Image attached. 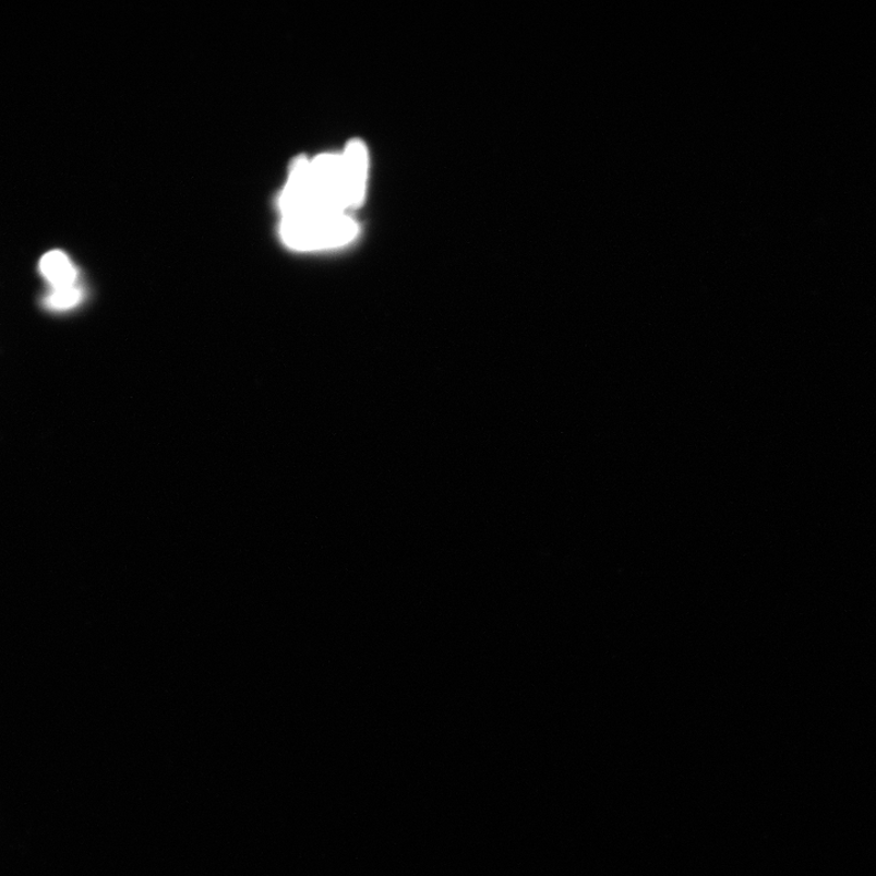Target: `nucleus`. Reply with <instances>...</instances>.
Segmentation results:
<instances>
[{
    "instance_id": "obj_1",
    "label": "nucleus",
    "mask_w": 876,
    "mask_h": 876,
    "mask_svg": "<svg viewBox=\"0 0 876 876\" xmlns=\"http://www.w3.org/2000/svg\"><path fill=\"white\" fill-rule=\"evenodd\" d=\"M358 231L357 221L347 214L283 217L280 225L284 244L297 251L340 248L353 241Z\"/></svg>"
},
{
    "instance_id": "obj_3",
    "label": "nucleus",
    "mask_w": 876,
    "mask_h": 876,
    "mask_svg": "<svg viewBox=\"0 0 876 876\" xmlns=\"http://www.w3.org/2000/svg\"><path fill=\"white\" fill-rule=\"evenodd\" d=\"M82 300V291L77 285L73 287L52 289L46 303L50 310L67 311L75 308Z\"/></svg>"
},
{
    "instance_id": "obj_2",
    "label": "nucleus",
    "mask_w": 876,
    "mask_h": 876,
    "mask_svg": "<svg viewBox=\"0 0 876 876\" xmlns=\"http://www.w3.org/2000/svg\"><path fill=\"white\" fill-rule=\"evenodd\" d=\"M40 273L50 283L52 289H62L76 285L77 271L70 259L61 251H50L41 257Z\"/></svg>"
}]
</instances>
